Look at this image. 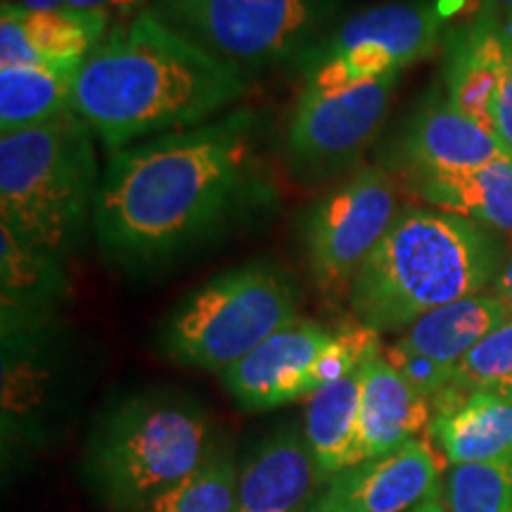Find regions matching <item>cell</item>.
Listing matches in <instances>:
<instances>
[{
  "label": "cell",
  "mask_w": 512,
  "mask_h": 512,
  "mask_svg": "<svg viewBox=\"0 0 512 512\" xmlns=\"http://www.w3.org/2000/svg\"><path fill=\"white\" fill-rule=\"evenodd\" d=\"M299 320V292L280 266L247 264L190 292L162 330V351L181 366L226 373Z\"/></svg>",
  "instance_id": "8992f818"
},
{
  "label": "cell",
  "mask_w": 512,
  "mask_h": 512,
  "mask_svg": "<svg viewBox=\"0 0 512 512\" xmlns=\"http://www.w3.org/2000/svg\"><path fill=\"white\" fill-rule=\"evenodd\" d=\"M152 0H67V8L81 12H95V15L107 17L112 27L131 22L145 10H150Z\"/></svg>",
  "instance_id": "f1b7e54d"
},
{
  "label": "cell",
  "mask_w": 512,
  "mask_h": 512,
  "mask_svg": "<svg viewBox=\"0 0 512 512\" xmlns=\"http://www.w3.org/2000/svg\"><path fill=\"white\" fill-rule=\"evenodd\" d=\"M339 0H152L150 12L240 76L299 62Z\"/></svg>",
  "instance_id": "52a82bcc"
},
{
  "label": "cell",
  "mask_w": 512,
  "mask_h": 512,
  "mask_svg": "<svg viewBox=\"0 0 512 512\" xmlns=\"http://www.w3.org/2000/svg\"><path fill=\"white\" fill-rule=\"evenodd\" d=\"M432 401L375 351L363 370L361 456L375 458L394 451L422 430H430Z\"/></svg>",
  "instance_id": "e0dca14e"
},
{
  "label": "cell",
  "mask_w": 512,
  "mask_h": 512,
  "mask_svg": "<svg viewBox=\"0 0 512 512\" xmlns=\"http://www.w3.org/2000/svg\"><path fill=\"white\" fill-rule=\"evenodd\" d=\"M216 439L209 413L178 392H143L114 403L83 448V477L112 512H133L207 463Z\"/></svg>",
  "instance_id": "277c9868"
},
{
  "label": "cell",
  "mask_w": 512,
  "mask_h": 512,
  "mask_svg": "<svg viewBox=\"0 0 512 512\" xmlns=\"http://www.w3.org/2000/svg\"><path fill=\"white\" fill-rule=\"evenodd\" d=\"M399 74L342 88H306L287 126V159L302 176H335L373 143Z\"/></svg>",
  "instance_id": "30bf717a"
},
{
  "label": "cell",
  "mask_w": 512,
  "mask_h": 512,
  "mask_svg": "<svg viewBox=\"0 0 512 512\" xmlns=\"http://www.w3.org/2000/svg\"><path fill=\"white\" fill-rule=\"evenodd\" d=\"M36 64H46V60L31 46L27 29H24V10L15 3H3V12H0V69L36 67Z\"/></svg>",
  "instance_id": "4316f807"
},
{
  "label": "cell",
  "mask_w": 512,
  "mask_h": 512,
  "mask_svg": "<svg viewBox=\"0 0 512 512\" xmlns=\"http://www.w3.org/2000/svg\"><path fill=\"white\" fill-rule=\"evenodd\" d=\"M10 3H15L19 8L31 10V12H48V10L67 8V0H10Z\"/></svg>",
  "instance_id": "4dcf8cb0"
},
{
  "label": "cell",
  "mask_w": 512,
  "mask_h": 512,
  "mask_svg": "<svg viewBox=\"0 0 512 512\" xmlns=\"http://www.w3.org/2000/svg\"><path fill=\"white\" fill-rule=\"evenodd\" d=\"M370 358V356H368ZM368 358L306 401L304 437L328 477L361 463V394Z\"/></svg>",
  "instance_id": "d6986e66"
},
{
  "label": "cell",
  "mask_w": 512,
  "mask_h": 512,
  "mask_svg": "<svg viewBox=\"0 0 512 512\" xmlns=\"http://www.w3.org/2000/svg\"><path fill=\"white\" fill-rule=\"evenodd\" d=\"M444 498L446 512H512V458L453 465Z\"/></svg>",
  "instance_id": "d4e9b609"
},
{
  "label": "cell",
  "mask_w": 512,
  "mask_h": 512,
  "mask_svg": "<svg viewBox=\"0 0 512 512\" xmlns=\"http://www.w3.org/2000/svg\"><path fill=\"white\" fill-rule=\"evenodd\" d=\"M453 384L512 399V313L458 363Z\"/></svg>",
  "instance_id": "484cf974"
},
{
  "label": "cell",
  "mask_w": 512,
  "mask_h": 512,
  "mask_svg": "<svg viewBox=\"0 0 512 512\" xmlns=\"http://www.w3.org/2000/svg\"><path fill=\"white\" fill-rule=\"evenodd\" d=\"M496 297L503 299V302L508 304L512 311V259H510V264L496 275Z\"/></svg>",
  "instance_id": "f546056e"
},
{
  "label": "cell",
  "mask_w": 512,
  "mask_h": 512,
  "mask_svg": "<svg viewBox=\"0 0 512 512\" xmlns=\"http://www.w3.org/2000/svg\"><path fill=\"white\" fill-rule=\"evenodd\" d=\"M415 188L439 211L512 235V159L460 174L418 176Z\"/></svg>",
  "instance_id": "44dd1931"
},
{
  "label": "cell",
  "mask_w": 512,
  "mask_h": 512,
  "mask_svg": "<svg viewBox=\"0 0 512 512\" xmlns=\"http://www.w3.org/2000/svg\"><path fill=\"white\" fill-rule=\"evenodd\" d=\"M268 200L259 121L230 112L114 152L95 197V240L112 264L155 266Z\"/></svg>",
  "instance_id": "6da1fadb"
},
{
  "label": "cell",
  "mask_w": 512,
  "mask_h": 512,
  "mask_svg": "<svg viewBox=\"0 0 512 512\" xmlns=\"http://www.w3.org/2000/svg\"><path fill=\"white\" fill-rule=\"evenodd\" d=\"M91 128L69 110L48 124L0 136V214L15 238L62 261L98 197Z\"/></svg>",
  "instance_id": "5b68a950"
},
{
  "label": "cell",
  "mask_w": 512,
  "mask_h": 512,
  "mask_svg": "<svg viewBox=\"0 0 512 512\" xmlns=\"http://www.w3.org/2000/svg\"><path fill=\"white\" fill-rule=\"evenodd\" d=\"M335 332L299 318L259 344L252 354L223 373V384L245 411H266L309 399L320 382V361Z\"/></svg>",
  "instance_id": "8fae6325"
},
{
  "label": "cell",
  "mask_w": 512,
  "mask_h": 512,
  "mask_svg": "<svg viewBox=\"0 0 512 512\" xmlns=\"http://www.w3.org/2000/svg\"><path fill=\"white\" fill-rule=\"evenodd\" d=\"M81 64L0 69V133L27 131L72 110Z\"/></svg>",
  "instance_id": "7402d4cb"
},
{
  "label": "cell",
  "mask_w": 512,
  "mask_h": 512,
  "mask_svg": "<svg viewBox=\"0 0 512 512\" xmlns=\"http://www.w3.org/2000/svg\"><path fill=\"white\" fill-rule=\"evenodd\" d=\"M430 434L451 467L510 460L512 399L451 384L432 401Z\"/></svg>",
  "instance_id": "9a60e30c"
},
{
  "label": "cell",
  "mask_w": 512,
  "mask_h": 512,
  "mask_svg": "<svg viewBox=\"0 0 512 512\" xmlns=\"http://www.w3.org/2000/svg\"><path fill=\"white\" fill-rule=\"evenodd\" d=\"M245 93V76L145 10L81 62L72 112L119 152L138 138L202 126Z\"/></svg>",
  "instance_id": "7a4b0ae2"
},
{
  "label": "cell",
  "mask_w": 512,
  "mask_h": 512,
  "mask_svg": "<svg viewBox=\"0 0 512 512\" xmlns=\"http://www.w3.org/2000/svg\"><path fill=\"white\" fill-rule=\"evenodd\" d=\"M494 131L512 150V36L505 27V53L494 98Z\"/></svg>",
  "instance_id": "83f0119b"
},
{
  "label": "cell",
  "mask_w": 512,
  "mask_h": 512,
  "mask_svg": "<svg viewBox=\"0 0 512 512\" xmlns=\"http://www.w3.org/2000/svg\"><path fill=\"white\" fill-rule=\"evenodd\" d=\"M441 3H444V8H446L448 12H453V10H458L460 5L465 3V0H441Z\"/></svg>",
  "instance_id": "836d02e7"
},
{
  "label": "cell",
  "mask_w": 512,
  "mask_h": 512,
  "mask_svg": "<svg viewBox=\"0 0 512 512\" xmlns=\"http://www.w3.org/2000/svg\"><path fill=\"white\" fill-rule=\"evenodd\" d=\"M24 29L31 46L46 62L81 64L114 27L110 19L95 12L62 8L48 12L24 10Z\"/></svg>",
  "instance_id": "603a6c76"
},
{
  "label": "cell",
  "mask_w": 512,
  "mask_h": 512,
  "mask_svg": "<svg viewBox=\"0 0 512 512\" xmlns=\"http://www.w3.org/2000/svg\"><path fill=\"white\" fill-rule=\"evenodd\" d=\"M448 15L441 0H389L358 12L302 55L306 88H342L401 74L437 48Z\"/></svg>",
  "instance_id": "ba28073f"
},
{
  "label": "cell",
  "mask_w": 512,
  "mask_h": 512,
  "mask_svg": "<svg viewBox=\"0 0 512 512\" xmlns=\"http://www.w3.org/2000/svg\"><path fill=\"white\" fill-rule=\"evenodd\" d=\"M503 53L505 22L482 8L472 22L451 31L446 43V98L458 112L489 131H494V98Z\"/></svg>",
  "instance_id": "2e32d148"
},
{
  "label": "cell",
  "mask_w": 512,
  "mask_h": 512,
  "mask_svg": "<svg viewBox=\"0 0 512 512\" xmlns=\"http://www.w3.org/2000/svg\"><path fill=\"white\" fill-rule=\"evenodd\" d=\"M3 335L43 330L57 294L64 290L60 261L31 249L0 223Z\"/></svg>",
  "instance_id": "ffe728a7"
},
{
  "label": "cell",
  "mask_w": 512,
  "mask_h": 512,
  "mask_svg": "<svg viewBox=\"0 0 512 512\" xmlns=\"http://www.w3.org/2000/svg\"><path fill=\"white\" fill-rule=\"evenodd\" d=\"M496 266V245L479 223L406 209L351 280V309L375 332L408 328L439 306L479 294Z\"/></svg>",
  "instance_id": "3957f363"
},
{
  "label": "cell",
  "mask_w": 512,
  "mask_h": 512,
  "mask_svg": "<svg viewBox=\"0 0 512 512\" xmlns=\"http://www.w3.org/2000/svg\"><path fill=\"white\" fill-rule=\"evenodd\" d=\"M479 8L494 12L503 22H510L512 19V0H479Z\"/></svg>",
  "instance_id": "1f68e13d"
},
{
  "label": "cell",
  "mask_w": 512,
  "mask_h": 512,
  "mask_svg": "<svg viewBox=\"0 0 512 512\" xmlns=\"http://www.w3.org/2000/svg\"><path fill=\"white\" fill-rule=\"evenodd\" d=\"M328 482L302 427H280L238 467L235 512H320Z\"/></svg>",
  "instance_id": "4fadbf2b"
},
{
  "label": "cell",
  "mask_w": 512,
  "mask_h": 512,
  "mask_svg": "<svg viewBox=\"0 0 512 512\" xmlns=\"http://www.w3.org/2000/svg\"><path fill=\"white\" fill-rule=\"evenodd\" d=\"M505 27H508V31H510V36H512V19H510V22H505Z\"/></svg>",
  "instance_id": "e575fe53"
},
{
  "label": "cell",
  "mask_w": 512,
  "mask_h": 512,
  "mask_svg": "<svg viewBox=\"0 0 512 512\" xmlns=\"http://www.w3.org/2000/svg\"><path fill=\"white\" fill-rule=\"evenodd\" d=\"M437 494V456L427 441L411 439L332 475L320 512H413Z\"/></svg>",
  "instance_id": "7c38bea8"
},
{
  "label": "cell",
  "mask_w": 512,
  "mask_h": 512,
  "mask_svg": "<svg viewBox=\"0 0 512 512\" xmlns=\"http://www.w3.org/2000/svg\"><path fill=\"white\" fill-rule=\"evenodd\" d=\"M399 152L415 178L460 174L512 159V150L494 131L458 112L441 91L425 95L415 107L403 128Z\"/></svg>",
  "instance_id": "5bb4252c"
},
{
  "label": "cell",
  "mask_w": 512,
  "mask_h": 512,
  "mask_svg": "<svg viewBox=\"0 0 512 512\" xmlns=\"http://www.w3.org/2000/svg\"><path fill=\"white\" fill-rule=\"evenodd\" d=\"M3 3H10V0H3Z\"/></svg>",
  "instance_id": "d590c367"
},
{
  "label": "cell",
  "mask_w": 512,
  "mask_h": 512,
  "mask_svg": "<svg viewBox=\"0 0 512 512\" xmlns=\"http://www.w3.org/2000/svg\"><path fill=\"white\" fill-rule=\"evenodd\" d=\"M510 313V306L496 294H472L413 320L387 354L425 358L441 368L456 370L458 363Z\"/></svg>",
  "instance_id": "ac0fdd59"
},
{
  "label": "cell",
  "mask_w": 512,
  "mask_h": 512,
  "mask_svg": "<svg viewBox=\"0 0 512 512\" xmlns=\"http://www.w3.org/2000/svg\"><path fill=\"white\" fill-rule=\"evenodd\" d=\"M413 512H446V510H444V505H441L439 498H437V501H430V503L420 505V508L413 510Z\"/></svg>",
  "instance_id": "d6a6232c"
},
{
  "label": "cell",
  "mask_w": 512,
  "mask_h": 512,
  "mask_svg": "<svg viewBox=\"0 0 512 512\" xmlns=\"http://www.w3.org/2000/svg\"><path fill=\"white\" fill-rule=\"evenodd\" d=\"M396 219V192L384 169L366 166L330 190L304 219L306 264L323 292L337 294Z\"/></svg>",
  "instance_id": "9c48e42d"
},
{
  "label": "cell",
  "mask_w": 512,
  "mask_h": 512,
  "mask_svg": "<svg viewBox=\"0 0 512 512\" xmlns=\"http://www.w3.org/2000/svg\"><path fill=\"white\" fill-rule=\"evenodd\" d=\"M235 486L238 467L230 448L221 441L207 463L190 477L133 512H235Z\"/></svg>",
  "instance_id": "cb8c5ba5"
}]
</instances>
